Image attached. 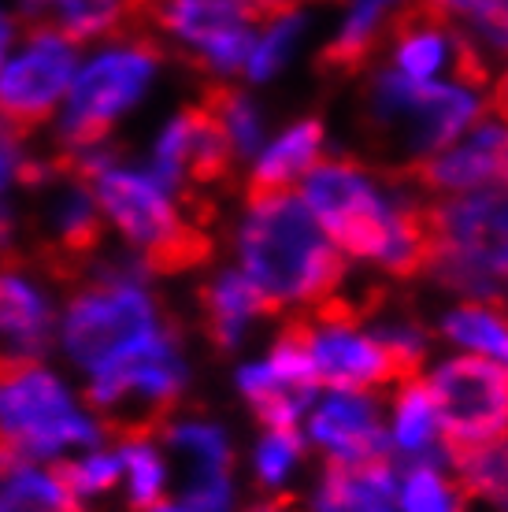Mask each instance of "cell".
Masks as SVG:
<instances>
[{
    "label": "cell",
    "mask_w": 508,
    "mask_h": 512,
    "mask_svg": "<svg viewBox=\"0 0 508 512\" xmlns=\"http://www.w3.org/2000/svg\"><path fill=\"white\" fill-rule=\"evenodd\" d=\"M308 212L349 256L371 260L394 279L431 275L434 231L427 205L408 197L397 175L379 179L356 160H316L305 175Z\"/></svg>",
    "instance_id": "1"
},
{
    "label": "cell",
    "mask_w": 508,
    "mask_h": 512,
    "mask_svg": "<svg viewBox=\"0 0 508 512\" xmlns=\"http://www.w3.org/2000/svg\"><path fill=\"white\" fill-rule=\"evenodd\" d=\"M238 253L242 275L264 294L271 312L312 308L338 294L345 282L342 249L290 190L249 201V216L238 231Z\"/></svg>",
    "instance_id": "2"
},
{
    "label": "cell",
    "mask_w": 508,
    "mask_h": 512,
    "mask_svg": "<svg viewBox=\"0 0 508 512\" xmlns=\"http://www.w3.org/2000/svg\"><path fill=\"white\" fill-rule=\"evenodd\" d=\"M89 190L97 197L101 216L112 219L141 253L145 271L178 275L201 268L212 256V234L204 231V219L182 208V201L153 171L108 164L89 179Z\"/></svg>",
    "instance_id": "3"
},
{
    "label": "cell",
    "mask_w": 508,
    "mask_h": 512,
    "mask_svg": "<svg viewBox=\"0 0 508 512\" xmlns=\"http://www.w3.org/2000/svg\"><path fill=\"white\" fill-rule=\"evenodd\" d=\"M182 386L186 364L178 357L175 338L167 327H156L93 368L86 401L101 416L97 427H108L123 442H149L156 431H164Z\"/></svg>",
    "instance_id": "4"
},
{
    "label": "cell",
    "mask_w": 508,
    "mask_h": 512,
    "mask_svg": "<svg viewBox=\"0 0 508 512\" xmlns=\"http://www.w3.org/2000/svg\"><path fill=\"white\" fill-rule=\"evenodd\" d=\"M434 231L431 275L468 301L501 305L505 286V193L471 190L427 205Z\"/></svg>",
    "instance_id": "5"
},
{
    "label": "cell",
    "mask_w": 508,
    "mask_h": 512,
    "mask_svg": "<svg viewBox=\"0 0 508 512\" xmlns=\"http://www.w3.org/2000/svg\"><path fill=\"white\" fill-rule=\"evenodd\" d=\"M101 427L75 405L67 386L34 357H0V446L15 457H56L93 446Z\"/></svg>",
    "instance_id": "6"
},
{
    "label": "cell",
    "mask_w": 508,
    "mask_h": 512,
    "mask_svg": "<svg viewBox=\"0 0 508 512\" xmlns=\"http://www.w3.org/2000/svg\"><path fill=\"white\" fill-rule=\"evenodd\" d=\"M368 104L371 127L394 138L397 149H405V164L453 145L486 112H494V101L479 90H468L460 82H408L397 71L375 78Z\"/></svg>",
    "instance_id": "7"
},
{
    "label": "cell",
    "mask_w": 508,
    "mask_h": 512,
    "mask_svg": "<svg viewBox=\"0 0 508 512\" xmlns=\"http://www.w3.org/2000/svg\"><path fill=\"white\" fill-rule=\"evenodd\" d=\"M286 331L301 342L316 383L331 390H382L416 379L420 368L390 349L379 334H368L360 320L345 316L331 301L305 308V316L286 323Z\"/></svg>",
    "instance_id": "8"
},
{
    "label": "cell",
    "mask_w": 508,
    "mask_h": 512,
    "mask_svg": "<svg viewBox=\"0 0 508 512\" xmlns=\"http://www.w3.org/2000/svg\"><path fill=\"white\" fill-rule=\"evenodd\" d=\"M19 179L38 190V256L56 279H75L104 245V216L89 182L71 167L52 160H30L19 167Z\"/></svg>",
    "instance_id": "9"
},
{
    "label": "cell",
    "mask_w": 508,
    "mask_h": 512,
    "mask_svg": "<svg viewBox=\"0 0 508 512\" xmlns=\"http://www.w3.org/2000/svg\"><path fill=\"white\" fill-rule=\"evenodd\" d=\"M160 60H164V52L156 38L145 34V38L119 41L115 49L93 56L82 71H75L71 86H67L64 123H60L67 149L101 145L115 119L127 108H134L141 93L149 90Z\"/></svg>",
    "instance_id": "10"
},
{
    "label": "cell",
    "mask_w": 508,
    "mask_h": 512,
    "mask_svg": "<svg viewBox=\"0 0 508 512\" xmlns=\"http://www.w3.org/2000/svg\"><path fill=\"white\" fill-rule=\"evenodd\" d=\"M145 268H108L104 275L82 286L67 308L64 346L82 368H101L119 349L145 338L160 327L156 305L141 286Z\"/></svg>",
    "instance_id": "11"
},
{
    "label": "cell",
    "mask_w": 508,
    "mask_h": 512,
    "mask_svg": "<svg viewBox=\"0 0 508 512\" xmlns=\"http://www.w3.org/2000/svg\"><path fill=\"white\" fill-rule=\"evenodd\" d=\"M427 390H431L434 412H438V435L449 453L486 446V442H505L508 379L501 360H445L427 379Z\"/></svg>",
    "instance_id": "12"
},
{
    "label": "cell",
    "mask_w": 508,
    "mask_h": 512,
    "mask_svg": "<svg viewBox=\"0 0 508 512\" xmlns=\"http://www.w3.org/2000/svg\"><path fill=\"white\" fill-rule=\"evenodd\" d=\"M75 78V45L49 30H30L26 49L0 67V130L23 138L60 108Z\"/></svg>",
    "instance_id": "13"
},
{
    "label": "cell",
    "mask_w": 508,
    "mask_h": 512,
    "mask_svg": "<svg viewBox=\"0 0 508 512\" xmlns=\"http://www.w3.org/2000/svg\"><path fill=\"white\" fill-rule=\"evenodd\" d=\"M390 175H397L405 186H420V190L471 193L501 186L505 182V119H501V112L497 116L486 112L464 138L431 156L408 160L405 167H397Z\"/></svg>",
    "instance_id": "14"
},
{
    "label": "cell",
    "mask_w": 508,
    "mask_h": 512,
    "mask_svg": "<svg viewBox=\"0 0 508 512\" xmlns=\"http://www.w3.org/2000/svg\"><path fill=\"white\" fill-rule=\"evenodd\" d=\"M238 386L267 427H297L319 383L301 342L290 331H282L271 357L260 364H245L238 372Z\"/></svg>",
    "instance_id": "15"
},
{
    "label": "cell",
    "mask_w": 508,
    "mask_h": 512,
    "mask_svg": "<svg viewBox=\"0 0 508 512\" xmlns=\"http://www.w3.org/2000/svg\"><path fill=\"white\" fill-rule=\"evenodd\" d=\"M23 19L30 30H49L71 45L130 41L153 30V0H23Z\"/></svg>",
    "instance_id": "16"
},
{
    "label": "cell",
    "mask_w": 508,
    "mask_h": 512,
    "mask_svg": "<svg viewBox=\"0 0 508 512\" xmlns=\"http://www.w3.org/2000/svg\"><path fill=\"white\" fill-rule=\"evenodd\" d=\"M312 442L338 464L386 457L379 405L364 390H331L312 412Z\"/></svg>",
    "instance_id": "17"
},
{
    "label": "cell",
    "mask_w": 508,
    "mask_h": 512,
    "mask_svg": "<svg viewBox=\"0 0 508 512\" xmlns=\"http://www.w3.org/2000/svg\"><path fill=\"white\" fill-rule=\"evenodd\" d=\"M167 446L186 468V509L227 512L230 505V442L216 423H175Z\"/></svg>",
    "instance_id": "18"
},
{
    "label": "cell",
    "mask_w": 508,
    "mask_h": 512,
    "mask_svg": "<svg viewBox=\"0 0 508 512\" xmlns=\"http://www.w3.org/2000/svg\"><path fill=\"white\" fill-rule=\"evenodd\" d=\"M52 305L41 286L12 264H0V357H34L49 346Z\"/></svg>",
    "instance_id": "19"
},
{
    "label": "cell",
    "mask_w": 508,
    "mask_h": 512,
    "mask_svg": "<svg viewBox=\"0 0 508 512\" xmlns=\"http://www.w3.org/2000/svg\"><path fill=\"white\" fill-rule=\"evenodd\" d=\"M253 23H260L253 0H153V26L193 49V56L223 34L253 30Z\"/></svg>",
    "instance_id": "20"
},
{
    "label": "cell",
    "mask_w": 508,
    "mask_h": 512,
    "mask_svg": "<svg viewBox=\"0 0 508 512\" xmlns=\"http://www.w3.org/2000/svg\"><path fill=\"white\" fill-rule=\"evenodd\" d=\"M405 0H356L353 12L345 15L342 30L319 52V67L327 75H356L375 60L382 41L390 38L394 19Z\"/></svg>",
    "instance_id": "21"
},
{
    "label": "cell",
    "mask_w": 508,
    "mask_h": 512,
    "mask_svg": "<svg viewBox=\"0 0 508 512\" xmlns=\"http://www.w3.org/2000/svg\"><path fill=\"white\" fill-rule=\"evenodd\" d=\"M397 479L390 457L338 464L331 461L316 490L312 512H394Z\"/></svg>",
    "instance_id": "22"
},
{
    "label": "cell",
    "mask_w": 508,
    "mask_h": 512,
    "mask_svg": "<svg viewBox=\"0 0 508 512\" xmlns=\"http://www.w3.org/2000/svg\"><path fill=\"white\" fill-rule=\"evenodd\" d=\"M267 312H271V305H267L264 294L245 279L242 271H227V275L212 279L201 290L204 331H208V338L219 349L238 346L245 338V331H249V323L256 316H267Z\"/></svg>",
    "instance_id": "23"
},
{
    "label": "cell",
    "mask_w": 508,
    "mask_h": 512,
    "mask_svg": "<svg viewBox=\"0 0 508 512\" xmlns=\"http://www.w3.org/2000/svg\"><path fill=\"white\" fill-rule=\"evenodd\" d=\"M319 149H323V123L305 119L282 134L275 145H267L249 175V201L267 197V193H286L297 179H305L316 167Z\"/></svg>",
    "instance_id": "24"
},
{
    "label": "cell",
    "mask_w": 508,
    "mask_h": 512,
    "mask_svg": "<svg viewBox=\"0 0 508 512\" xmlns=\"http://www.w3.org/2000/svg\"><path fill=\"white\" fill-rule=\"evenodd\" d=\"M0 512H82L78 498L64 483L60 468H30L15 464L0 479Z\"/></svg>",
    "instance_id": "25"
},
{
    "label": "cell",
    "mask_w": 508,
    "mask_h": 512,
    "mask_svg": "<svg viewBox=\"0 0 508 512\" xmlns=\"http://www.w3.org/2000/svg\"><path fill=\"white\" fill-rule=\"evenodd\" d=\"M434 438H438V412H434L431 390L420 379H408V383L397 386L394 446L405 457H427Z\"/></svg>",
    "instance_id": "26"
},
{
    "label": "cell",
    "mask_w": 508,
    "mask_h": 512,
    "mask_svg": "<svg viewBox=\"0 0 508 512\" xmlns=\"http://www.w3.org/2000/svg\"><path fill=\"white\" fill-rule=\"evenodd\" d=\"M445 338H453L460 346L475 349V357L505 360V316L501 305L490 301H468V305L453 308L442 320Z\"/></svg>",
    "instance_id": "27"
},
{
    "label": "cell",
    "mask_w": 508,
    "mask_h": 512,
    "mask_svg": "<svg viewBox=\"0 0 508 512\" xmlns=\"http://www.w3.org/2000/svg\"><path fill=\"white\" fill-rule=\"evenodd\" d=\"M204 108L212 112L223 134H227L234 156L256 153V145L264 138V116L242 90H230V86H208L204 90Z\"/></svg>",
    "instance_id": "28"
},
{
    "label": "cell",
    "mask_w": 508,
    "mask_h": 512,
    "mask_svg": "<svg viewBox=\"0 0 508 512\" xmlns=\"http://www.w3.org/2000/svg\"><path fill=\"white\" fill-rule=\"evenodd\" d=\"M449 461L457 468V490L464 498L501 505L505 498V442L457 449V453H449Z\"/></svg>",
    "instance_id": "29"
},
{
    "label": "cell",
    "mask_w": 508,
    "mask_h": 512,
    "mask_svg": "<svg viewBox=\"0 0 508 512\" xmlns=\"http://www.w3.org/2000/svg\"><path fill=\"white\" fill-rule=\"evenodd\" d=\"M301 34H305V15L301 12L271 19L264 30V38H253V49H249V60H245L249 75H253L256 82H264V78H271L279 67H286V60H290L293 45L301 41Z\"/></svg>",
    "instance_id": "30"
},
{
    "label": "cell",
    "mask_w": 508,
    "mask_h": 512,
    "mask_svg": "<svg viewBox=\"0 0 508 512\" xmlns=\"http://www.w3.org/2000/svg\"><path fill=\"white\" fill-rule=\"evenodd\" d=\"M401 509L405 512H460L464 494L457 490V483H449L434 464H420L401 479Z\"/></svg>",
    "instance_id": "31"
},
{
    "label": "cell",
    "mask_w": 508,
    "mask_h": 512,
    "mask_svg": "<svg viewBox=\"0 0 508 512\" xmlns=\"http://www.w3.org/2000/svg\"><path fill=\"white\" fill-rule=\"evenodd\" d=\"M119 464H123V475H127L130 483V501L138 509L160 505V498H164V479H167L160 453L149 442H127V449L119 453Z\"/></svg>",
    "instance_id": "32"
},
{
    "label": "cell",
    "mask_w": 508,
    "mask_h": 512,
    "mask_svg": "<svg viewBox=\"0 0 508 512\" xmlns=\"http://www.w3.org/2000/svg\"><path fill=\"white\" fill-rule=\"evenodd\" d=\"M297 461H301V438L293 427H271L256 446V475L264 487H282Z\"/></svg>",
    "instance_id": "33"
},
{
    "label": "cell",
    "mask_w": 508,
    "mask_h": 512,
    "mask_svg": "<svg viewBox=\"0 0 508 512\" xmlns=\"http://www.w3.org/2000/svg\"><path fill=\"white\" fill-rule=\"evenodd\" d=\"M60 475L71 487V494L82 501L112 490L119 483V475H123V464H119V453H86L82 461L60 464Z\"/></svg>",
    "instance_id": "34"
},
{
    "label": "cell",
    "mask_w": 508,
    "mask_h": 512,
    "mask_svg": "<svg viewBox=\"0 0 508 512\" xmlns=\"http://www.w3.org/2000/svg\"><path fill=\"white\" fill-rule=\"evenodd\" d=\"M256 12H260V23H271V19H282L301 8V0H253Z\"/></svg>",
    "instance_id": "35"
},
{
    "label": "cell",
    "mask_w": 508,
    "mask_h": 512,
    "mask_svg": "<svg viewBox=\"0 0 508 512\" xmlns=\"http://www.w3.org/2000/svg\"><path fill=\"white\" fill-rule=\"evenodd\" d=\"M249 512H301V505L290 498V494H275V498H264V501H256Z\"/></svg>",
    "instance_id": "36"
},
{
    "label": "cell",
    "mask_w": 508,
    "mask_h": 512,
    "mask_svg": "<svg viewBox=\"0 0 508 512\" xmlns=\"http://www.w3.org/2000/svg\"><path fill=\"white\" fill-rule=\"evenodd\" d=\"M15 464H19V457H15V453H12L8 446H0V479H4V475L12 472Z\"/></svg>",
    "instance_id": "37"
},
{
    "label": "cell",
    "mask_w": 508,
    "mask_h": 512,
    "mask_svg": "<svg viewBox=\"0 0 508 512\" xmlns=\"http://www.w3.org/2000/svg\"><path fill=\"white\" fill-rule=\"evenodd\" d=\"M12 41V19L0 12V56H4V45Z\"/></svg>",
    "instance_id": "38"
},
{
    "label": "cell",
    "mask_w": 508,
    "mask_h": 512,
    "mask_svg": "<svg viewBox=\"0 0 508 512\" xmlns=\"http://www.w3.org/2000/svg\"><path fill=\"white\" fill-rule=\"evenodd\" d=\"M145 512H193V509H167V505H153V509H145Z\"/></svg>",
    "instance_id": "39"
}]
</instances>
